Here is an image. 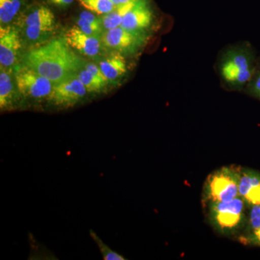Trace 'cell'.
<instances>
[{
    "label": "cell",
    "mask_w": 260,
    "mask_h": 260,
    "mask_svg": "<svg viewBox=\"0 0 260 260\" xmlns=\"http://www.w3.org/2000/svg\"><path fill=\"white\" fill-rule=\"evenodd\" d=\"M15 82L19 93L34 100L49 97L54 87L51 80L25 65L17 72Z\"/></svg>",
    "instance_id": "5b68a950"
},
{
    "label": "cell",
    "mask_w": 260,
    "mask_h": 260,
    "mask_svg": "<svg viewBox=\"0 0 260 260\" xmlns=\"http://www.w3.org/2000/svg\"><path fill=\"white\" fill-rule=\"evenodd\" d=\"M141 32H133L121 26L107 30L103 40L108 47L122 52H133L144 42Z\"/></svg>",
    "instance_id": "52a82bcc"
},
{
    "label": "cell",
    "mask_w": 260,
    "mask_h": 260,
    "mask_svg": "<svg viewBox=\"0 0 260 260\" xmlns=\"http://www.w3.org/2000/svg\"><path fill=\"white\" fill-rule=\"evenodd\" d=\"M249 91L260 99V68L255 69L252 78L246 85Z\"/></svg>",
    "instance_id": "7402d4cb"
},
{
    "label": "cell",
    "mask_w": 260,
    "mask_h": 260,
    "mask_svg": "<svg viewBox=\"0 0 260 260\" xmlns=\"http://www.w3.org/2000/svg\"><path fill=\"white\" fill-rule=\"evenodd\" d=\"M11 75L1 68L0 73V107L2 109L13 107L15 101V92Z\"/></svg>",
    "instance_id": "5bb4252c"
},
{
    "label": "cell",
    "mask_w": 260,
    "mask_h": 260,
    "mask_svg": "<svg viewBox=\"0 0 260 260\" xmlns=\"http://www.w3.org/2000/svg\"><path fill=\"white\" fill-rule=\"evenodd\" d=\"M239 240L244 244L260 246V228L256 230L252 231L250 235L239 238Z\"/></svg>",
    "instance_id": "cb8c5ba5"
},
{
    "label": "cell",
    "mask_w": 260,
    "mask_h": 260,
    "mask_svg": "<svg viewBox=\"0 0 260 260\" xmlns=\"http://www.w3.org/2000/svg\"><path fill=\"white\" fill-rule=\"evenodd\" d=\"M138 1V0H137V1L132 2L127 4L116 7L111 13L104 15L102 18L104 28L107 30L121 26L123 18L125 16L126 13L134 7Z\"/></svg>",
    "instance_id": "9a60e30c"
},
{
    "label": "cell",
    "mask_w": 260,
    "mask_h": 260,
    "mask_svg": "<svg viewBox=\"0 0 260 260\" xmlns=\"http://www.w3.org/2000/svg\"><path fill=\"white\" fill-rule=\"evenodd\" d=\"M210 204V220L218 230L229 233L240 226L244 219L246 204L241 197L229 201Z\"/></svg>",
    "instance_id": "277c9868"
},
{
    "label": "cell",
    "mask_w": 260,
    "mask_h": 260,
    "mask_svg": "<svg viewBox=\"0 0 260 260\" xmlns=\"http://www.w3.org/2000/svg\"><path fill=\"white\" fill-rule=\"evenodd\" d=\"M239 196L246 204H260V177L248 171H241L239 181Z\"/></svg>",
    "instance_id": "8fae6325"
},
{
    "label": "cell",
    "mask_w": 260,
    "mask_h": 260,
    "mask_svg": "<svg viewBox=\"0 0 260 260\" xmlns=\"http://www.w3.org/2000/svg\"><path fill=\"white\" fill-rule=\"evenodd\" d=\"M54 26L39 25V26H27L23 28L25 37L30 42H39L46 40L54 30Z\"/></svg>",
    "instance_id": "d6986e66"
},
{
    "label": "cell",
    "mask_w": 260,
    "mask_h": 260,
    "mask_svg": "<svg viewBox=\"0 0 260 260\" xmlns=\"http://www.w3.org/2000/svg\"><path fill=\"white\" fill-rule=\"evenodd\" d=\"M78 2L89 11L99 15L107 14L115 8L110 0H78Z\"/></svg>",
    "instance_id": "ffe728a7"
},
{
    "label": "cell",
    "mask_w": 260,
    "mask_h": 260,
    "mask_svg": "<svg viewBox=\"0 0 260 260\" xmlns=\"http://www.w3.org/2000/svg\"><path fill=\"white\" fill-rule=\"evenodd\" d=\"M21 48L18 30L11 26L0 28V63L4 68H9L16 62Z\"/></svg>",
    "instance_id": "ba28073f"
},
{
    "label": "cell",
    "mask_w": 260,
    "mask_h": 260,
    "mask_svg": "<svg viewBox=\"0 0 260 260\" xmlns=\"http://www.w3.org/2000/svg\"><path fill=\"white\" fill-rule=\"evenodd\" d=\"M87 92L77 74L54 84L49 99L59 107H73L85 96Z\"/></svg>",
    "instance_id": "8992f818"
},
{
    "label": "cell",
    "mask_w": 260,
    "mask_h": 260,
    "mask_svg": "<svg viewBox=\"0 0 260 260\" xmlns=\"http://www.w3.org/2000/svg\"><path fill=\"white\" fill-rule=\"evenodd\" d=\"M254 55L250 48L234 45L224 51L218 62L222 82L233 90H240L249 83L254 71Z\"/></svg>",
    "instance_id": "7a4b0ae2"
},
{
    "label": "cell",
    "mask_w": 260,
    "mask_h": 260,
    "mask_svg": "<svg viewBox=\"0 0 260 260\" xmlns=\"http://www.w3.org/2000/svg\"><path fill=\"white\" fill-rule=\"evenodd\" d=\"M20 7V0H0V21L2 25L12 21L18 14Z\"/></svg>",
    "instance_id": "ac0fdd59"
},
{
    "label": "cell",
    "mask_w": 260,
    "mask_h": 260,
    "mask_svg": "<svg viewBox=\"0 0 260 260\" xmlns=\"http://www.w3.org/2000/svg\"><path fill=\"white\" fill-rule=\"evenodd\" d=\"M116 7L120 6V5L127 4V3H132V2L137 1V0H116Z\"/></svg>",
    "instance_id": "484cf974"
},
{
    "label": "cell",
    "mask_w": 260,
    "mask_h": 260,
    "mask_svg": "<svg viewBox=\"0 0 260 260\" xmlns=\"http://www.w3.org/2000/svg\"><path fill=\"white\" fill-rule=\"evenodd\" d=\"M78 77L88 92L101 91L109 82V80L98 76L85 68L78 73Z\"/></svg>",
    "instance_id": "e0dca14e"
},
{
    "label": "cell",
    "mask_w": 260,
    "mask_h": 260,
    "mask_svg": "<svg viewBox=\"0 0 260 260\" xmlns=\"http://www.w3.org/2000/svg\"><path fill=\"white\" fill-rule=\"evenodd\" d=\"M19 25L21 28L27 26L49 25L54 26L55 17L50 9L43 5L32 7L24 13L19 20Z\"/></svg>",
    "instance_id": "7c38bea8"
},
{
    "label": "cell",
    "mask_w": 260,
    "mask_h": 260,
    "mask_svg": "<svg viewBox=\"0 0 260 260\" xmlns=\"http://www.w3.org/2000/svg\"><path fill=\"white\" fill-rule=\"evenodd\" d=\"M241 170L236 167H223L215 171L205 181V194L210 203L226 202L239 196Z\"/></svg>",
    "instance_id": "3957f363"
},
{
    "label": "cell",
    "mask_w": 260,
    "mask_h": 260,
    "mask_svg": "<svg viewBox=\"0 0 260 260\" xmlns=\"http://www.w3.org/2000/svg\"><path fill=\"white\" fill-rule=\"evenodd\" d=\"M153 12L146 0H138L123 18L121 26L133 32H141L151 25Z\"/></svg>",
    "instance_id": "9c48e42d"
},
{
    "label": "cell",
    "mask_w": 260,
    "mask_h": 260,
    "mask_svg": "<svg viewBox=\"0 0 260 260\" xmlns=\"http://www.w3.org/2000/svg\"><path fill=\"white\" fill-rule=\"evenodd\" d=\"M99 68L110 82H115L124 76L127 67L124 56L120 53H114L99 63Z\"/></svg>",
    "instance_id": "4fadbf2b"
},
{
    "label": "cell",
    "mask_w": 260,
    "mask_h": 260,
    "mask_svg": "<svg viewBox=\"0 0 260 260\" xmlns=\"http://www.w3.org/2000/svg\"><path fill=\"white\" fill-rule=\"evenodd\" d=\"M90 234L94 242L96 243L98 246H99L101 253L102 254L103 259L104 260L126 259L124 256L119 254V253L116 252V251H113L112 249H110L93 231H90Z\"/></svg>",
    "instance_id": "44dd1931"
},
{
    "label": "cell",
    "mask_w": 260,
    "mask_h": 260,
    "mask_svg": "<svg viewBox=\"0 0 260 260\" xmlns=\"http://www.w3.org/2000/svg\"><path fill=\"white\" fill-rule=\"evenodd\" d=\"M64 39L70 47L83 55L93 57L100 52L101 44L98 38L87 35L78 27L70 28L65 34Z\"/></svg>",
    "instance_id": "30bf717a"
},
{
    "label": "cell",
    "mask_w": 260,
    "mask_h": 260,
    "mask_svg": "<svg viewBox=\"0 0 260 260\" xmlns=\"http://www.w3.org/2000/svg\"><path fill=\"white\" fill-rule=\"evenodd\" d=\"M249 223L251 230L260 228V204L253 205L249 214Z\"/></svg>",
    "instance_id": "603a6c76"
},
{
    "label": "cell",
    "mask_w": 260,
    "mask_h": 260,
    "mask_svg": "<svg viewBox=\"0 0 260 260\" xmlns=\"http://www.w3.org/2000/svg\"><path fill=\"white\" fill-rule=\"evenodd\" d=\"M65 39H54L28 51L23 57L25 66L35 70L55 84L77 75L85 62L72 50Z\"/></svg>",
    "instance_id": "6da1fadb"
},
{
    "label": "cell",
    "mask_w": 260,
    "mask_h": 260,
    "mask_svg": "<svg viewBox=\"0 0 260 260\" xmlns=\"http://www.w3.org/2000/svg\"><path fill=\"white\" fill-rule=\"evenodd\" d=\"M78 28L89 36L95 37L102 30L103 21L102 19L98 18L92 13L80 15L79 19L77 20Z\"/></svg>",
    "instance_id": "2e32d148"
},
{
    "label": "cell",
    "mask_w": 260,
    "mask_h": 260,
    "mask_svg": "<svg viewBox=\"0 0 260 260\" xmlns=\"http://www.w3.org/2000/svg\"><path fill=\"white\" fill-rule=\"evenodd\" d=\"M51 4L57 7H67L74 2V0H47Z\"/></svg>",
    "instance_id": "d4e9b609"
}]
</instances>
